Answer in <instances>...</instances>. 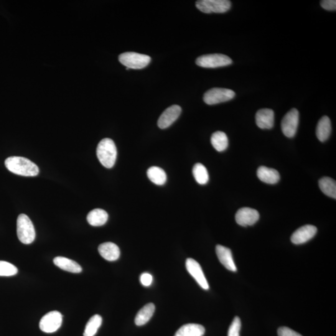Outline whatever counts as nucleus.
<instances>
[{
	"instance_id": "obj_1",
	"label": "nucleus",
	"mask_w": 336,
	"mask_h": 336,
	"mask_svg": "<svg viewBox=\"0 0 336 336\" xmlns=\"http://www.w3.org/2000/svg\"><path fill=\"white\" fill-rule=\"evenodd\" d=\"M4 164L7 169L15 174L22 176H36L39 174V168L26 158L9 157L5 160Z\"/></svg>"
},
{
	"instance_id": "obj_2",
	"label": "nucleus",
	"mask_w": 336,
	"mask_h": 336,
	"mask_svg": "<svg viewBox=\"0 0 336 336\" xmlns=\"http://www.w3.org/2000/svg\"><path fill=\"white\" fill-rule=\"evenodd\" d=\"M96 156L104 167H114L116 160L117 150L113 140L110 138L101 140L96 148Z\"/></svg>"
},
{
	"instance_id": "obj_3",
	"label": "nucleus",
	"mask_w": 336,
	"mask_h": 336,
	"mask_svg": "<svg viewBox=\"0 0 336 336\" xmlns=\"http://www.w3.org/2000/svg\"><path fill=\"white\" fill-rule=\"evenodd\" d=\"M17 236L19 240L24 244H30L36 238L34 226L30 218L22 214L17 220Z\"/></svg>"
},
{
	"instance_id": "obj_4",
	"label": "nucleus",
	"mask_w": 336,
	"mask_h": 336,
	"mask_svg": "<svg viewBox=\"0 0 336 336\" xmlns=\"http://www.w3.org/2000/svg\"><path fill=\"white\" fill-rule=\"evenodd\" d=\"M120 62L126 68L141 70L146 67L151 61L150 56L134 52H124L119 56Z\"/></svg>"
},
{
	"instance_id": "obj_5",
	"label": "nucleus",
	"mask_w": 336,
	"mask_h": 336,
	"mask_svg": "<svg viewBox=\"0 0 336 336\" xmlns=\"http://www.w3.org/2000/svg\"><path fill=\"white\" fill-rule=\"evenodd\" d=\"M196 6L204 14H224L230 9L231 2L228 0H200Z\"/></svg>"
},
{
	"instance_id": "obj_6",
	"label": "nucleus",
	"mask_w": 336,
	"mask_h": 336,
	"mask_svg": "<svg viewBox=\"0 0 336 336\" xmlns=\"http://www.w3.org/2000/svg\"><path fill=\"white\" fill-rule=\"evenodd\" d=\"M236 93L230 89L213 88L206 92L204 95V101L208 105H216L232 100Z\"/></svg>"
},
{
	"instance_id": "obj_7",
	"label": "nucleus",
	"mask_w": 336,
	"mask_h": 336,
	"mask_svg": "<svg viewBox=\"0 0 336 336\" xmlns=\"http://www.w3.org/2000/svg\"><path fill=\"white\" fill-rule=\"evenodd\" d=\"M196 63L202 68H217L230 65L232 60L228 56L213 54L200 56L196 60Z\"/></svg>"
},
{
	"instance_id": "obj_8",
	"label": "nucleus",
	"mask_w": 336,
	"mask_h": 336,
	"mask_svg": "<svg viewBox=\"0 0 336 336\" xmlns=\"http://www.w3.org/2000/svg\"><path fill=\"white\" fill-rule=\"evenodd\" d=\"M299 124V112L292 108L285 114L282 121V134L288 138H292L296 134Z\"/></svg>"
},
{
	"instance_id": "obj_9",
	"label": "nucleus",
	"mask_w": 336,
	"mask_h": 336,
	"mask_svg": "<svg viewBox=\"0 0 336 336\" xmlns=\"http://www.w3.org/2000/svg\"><path fill=\"white\" fill-rule=\"evenodd\" d=\"M62 322V315L54 310L45 314L40 322V330L46 333H53L60 329Z\"/></svg>"
},
{
	"instance_id": "obj_10",
	"label": "nucleus",
	"mask_w": 336,
	"mask_h": 336,
	"mask_svg": "<svg viewBox=\"0 0 336 336\" xmlns=\"http://www.w3.org/2000/svg\"><path fill=\"white\" fill-rule=\"evenodd\" d=\"M186 267L188 272L190 274L193 278H194L198 284L204 290H208V282L206 280L204 274L202 271V268L195 260L193 258H188L186 262Z\"/></svg>"
},
{
	"instance_id": "obj_11",
	"label": "nucleus",
	"mask_w": 336,
	"mask_h": 336,
	"mask_svg": "<svg viewBox=\"0 0 336 336\" xmlns=\"http://www.w3.org/2000/svg\"><path fill=\"white\" fill-rule=\"evenodd\" d=\"M260 218V214L256 210L250 208H240L236 214V223L241 226H246L254 225Z\"/></svg>"
},
{
	"instance_id": "obj_12",
	"label": "nucleus",
	"mask_w": 336,
	"mask_h": 336,
	"mask_svg": "<svg viewBox=\"0 0 336 336\" xmlns=\"http://www.w3.org/2000/svg\"><path fill=\"white\" fill-rule=\"evenodd\" d=\"M317 228L312 225H306L297 229L292 236V243L300 245L307 242L314 238L317 233Z\"/></svg>"
},
{
	"instance_id": "obj_13",
	"label": "nucleus",
	"mask_w": 336,
	"mask_h": 336,
	"mask_svg": "<svg viewBox=\"0 0 336 336\" xmlns=\"http://www.w3.org/2000/svg\"><path fill=\"white\" fill-rule=\"evenodd\" d=\"M182 108L179 106H172L166 109L160 116L158 121V126L161 129L170 127L182 113Z\"/></svg>"
},
{
	"instance_id": "obj_14",
	"label": "nucleus",
	"mask_w": 336,
	"mask_h": 336,
	"mask_svg": "<svg viewBox=\"0 0 336 336\" xmlns=\"http://www.w3.org/2000/svg\"><path fill=\"white\" fill-rule=\"evenodd\" d=\"M256 120L260 128L271 129L274 126V112L269 108L261 109L256 112Z\"/></svg>"
},
{
	"instance_id": "obj_15",
	"label": "nucleus",
	"mask_w": 336,
	"mask_h": 336,
	"mask_svg": "<svg viewBox=\"0 0 336 336\" xmlns=\"http://www.w3.org/2000/svg\"><path fill=\"white\" fill-rule=\"evenodd\" d=\"M216 250L220 263L228 270L236 272V267L235 263H234L232 254L230 249L222 246L218 245L216 246Z\"/></svg>"
},
{
	"instance_id": "obj_16",
	"label": "nucleus",
	"mask_w": 336,
	"mask_h": 336,
	"mask_svg": "<svg viewBox=\"0 0 336 336\" xmlns=\"http://www.w3.org/2000/svg\"><path fill=\"white\" fill-rule=\"evenodd\" d=\"M98 250L100 256L106 260L113 262L119 258L120 250L118 246L112 242H106L100 244Z\"/></svg>"
},
{
	"instance_id": "obj_17",
	"label": "nucleus",
	"mask_w": 336,
	"mask_h": 336,
	"mask_svg": "<svg viewBox=\"0 0 336 336\" xmlns=\"http://www.w3.org/2000/svg\"><path fill=\"white\" fill-rule=\"evenodd\" d=\"M257 176L261 182L274 184L278 182L280 176L278 170L266 166H260L257 170Z\"/></svg>"
},
{
	"instance_id": "obj_18",
	"label": "nucleus",
	"mask_w": 336,
	"mask_h": 336,
	"mask_svg": "<svg viewBox=\"0 0 336 336\" xmlns=\"http://www.w3.org/2000/svg\"><path fill=\"white\" fill-rule=\"evenodd\" d=\"M53 262H54L55 266L58 268L63 270L70 272V273L78 274L82 271V267L77 262L65 258V257H56Z\"/></svg>"
},
{
	"instance_id": "obj_19",
	"label": "nucleus",
	"mask_w": 336,
	"mask_h": 336,
	"mask_svg": "<svg viewBox=\"0 0 336 336\" xmlns=\"http://www.w3.org/2000/svg\"><path fill=\"white\" fill-rule=\"evenodd\" d=\"M332 123L329 117L322 116L318 122L316 128V136L320 142H324L329 138L332 133Z\"/></svg>"
},
{
	"instance_id": "obj_20",
	"label": "nucleus",
	"mask_w": 336,
	"mask_h": 336,
	"mask_svg": "<svg viewBox=\"0 0 336 336\" xmlns=\"http://www.w3.org/2000/svg\"><path fill=\"white\" fill-rule=\"evenodd\" d=\"M108 215L106 210L96 208L90 211L86 216V220L90 225L94 226H102L108 222Z\"/></svg>"
},
{
	"instance_id": "obj_21",
	"label": "nucleus",
	"mask_w": 336,
	"mask_h": 336,
	"mask_svg": "<svg viewBox=\"0 0 336 336\" xmlns=\"http://www.w3.org/2000/svg\"><path fill=\"white\" fill-rule=\"evenodd\" d=\"M205 328L198 324H187L180 327L174 336H203Z\"/></svg>"
},
{
	"instance_id": "obj_22",
	"label": "nucleus",
	"mask_w": 336,
	"mask_h": 336,
	"mask_svg": "<svg viewBox=\"0 0 336 336\" xmlns=\"http://www.w3.org/2000/svg\"><path fill=\"white\" fill-rule=\"evenodd\" d=\"M154 310L155 306L154 304H148L145 305L137 313L136 320H134L136 325L142 326L146 324L154 315Z\"/></svg>"
},
{
	"instance_id": "obj_23",
	"label": "nucleus",
	"mask_w": 336,
	"mask_h": 336,
	"mask_svg": "<svg viewBox=\"0 0 336 336\" xmlns=\"http://www.w3.org/2000/svg\"><path fill=\"white\" fill-rule=\"evenodd\" d=\"M147 176L154 184L162 186L165 184L167 180V176L164 170L161 168L152 166L147 170Z\"/></svg>"
},
{
	"instance_id": "obj_24",
	"label": "nucleus",
	"mask_w": 336,
	"mask_h": 336,
	"mask_svg": "<svg viewBox=\"0 0 336 336\" xmlns=\"http://www.w3.org/2000/svg\"><path fill=\"white\" fill-rule=\"evenodd\" d=\"M211 144L218 152L225 151L228 148V136L222 132H216L212 134L210 139Z\"/></svg>"
},
{
	"instance_id": "obj_25",
	"label": "nucleus",
	"mask_w": 336,
	"mask_h": 336,
	"mask_svg": "<svg viewBox=\"0 0 336 336\" xmlns=\"http://www.w3.org/2000/svg\"><path fill=\"white\" fill-rule=\"evenodd\" d=\"M320 190L325 195L329 197L336 198V180L329 177L322 178L319 182Z\"/></svg>"
},
{
	"instance_id": "obj_26",
	"label": "nucleus",
	"mask_w": 336,
	"mask_h": 336,
	"mask_svg": "<svg viewBox=\"0 0 336 336\" xmlns=\"http://www.w3.org/2000/svg\"><path fill=\"white\" fill-rule=\"evenodd\" d=\"M102 323V318L100 315L96 314L89 320L86 323L84 336H94L96 335L98 328Z\"/></svg>"
},
{
	"instance_id": "obj_27",
	"label": "nucleus",
	"mask_w": 336,
	"mask_h": 336,
	"mask_svg": "<svg viewBox=\"0 0 336 336\" xmlns=\"http://www.w3.org/2000/svg\"><path fill=\"white\" fill-rule=\"evenodd\" d=\"M193 176L196 182L200 185L207 184L210 180L208 173L206 168L202 164H197L193 167Z\"/></svg>"
},
{
	"instance_id": "obj_28",
	"label": "nucleus",
	"mask_w": 336,
	"mask_h": 336,
	"mask_svg": "<svg viewBox=\"0 0 336 336\" xmlns=\"http://www.w3.org/2000/svg\"><path fill=\"white\" fill-rule=\"evenodd\" d=\"M18 270L14 264L5 261H0V276H12L18 274Z\"/></svg>"
},
{
	"instance_id": "obj_29",
	"label": "nucleus",
	"mask_w": 336,
	"mask_h": 336,
	"mask_svg": "<svg viewBox=\"0 0 336 336\" xmlns=\"http://www.w3.org/2000/svg\"><path fill=\"white\" fill-rule=\"evenodd\" d=\"M241 320L240 318L236 316L229 327L228 336H240Z\"/></svg>"
},
{
	"instance_id": "obj_30",
	"label": "nucleus",
	"mask_w": 336,
	"mask_h": 336,
	"mask_svg": "<svg viewBox=\"0 0 336 336\" xmlns=\"http://www.w3.org/2000/svg\"><path fill=\"white\" fill-rule=\"evenodd\" d=\"M278 336H302L294 330L287 327L280 328L278 330Z\"/></svg>"
},
{
	"instance_id": "obj_31",
	"label": "nucleus",
	"mask_w": 336,
	"mask_h": 336,
	"mask_svg": "<svg viewBox=\"0 0 336 336\" xmlns=\"http://www.w3.org/2000/svg\"><path fill=\"white\" fill-rule=\"evenodd\" d=\"M320 6L328 11H336V0H324V1L320 2Z\"/></svg>"
},
{
	"instance_id": "obj_32",
	"label": "nucleus",
	"mask_w": 336,
	"mask_h": 336,
	"mask_svg": "<svg viewBox=\"0 0 336 336\" xmlns=\"http://www.w3.org/2000/svg\"><path fill=\"white\" fill-rule=\"evenodd\" d=\"M140 282L144 286H150L152 282V276L148 273L142 274L140 276Z\"/></svg>"
}]
</instances>
